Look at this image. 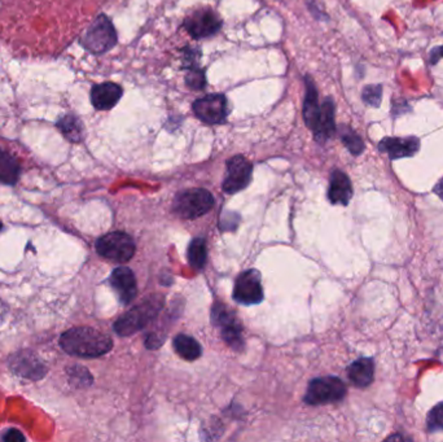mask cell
<instances>
[{
  "mask_svg": "<svg viewBox=\"0 0 443 442\" xmlns=\"http://www.w3.org/2000/svg\"><path fill=\"white\" fill-rule=\"evenodd\" d=\"M375 364L372 358H360L348 366V376L358 388H367L373 381Z\"/></svg>",
  "mask_w": 443,
  "mask_h": 442,
  "instance_id": "e0dca14e",
  "label": "cell"
},
{
  "mask_svg": "<svg viewBox=\"0 0 443 442\" xmlns=\"http://www.w3.org/2000/svg\"><path fill=\"white\" fill-rule=\"evenodd\" d=\"M9 366L12 371L26 379L40 380L46 375L47 369L42 364L40 358L29 350L17 352L9 358Z\"/></svg>",
  "mask_w": 443,
  "mask_h": 442,
  "instance_id": "8fae6325",
  "label": "cell"
},
{
  "mask_svg": "<svg viewBox=\"0 0 443 442\" xmlns=\"http://www.w3.org/2000/svg\"><path fill=\"white\" fill-rule=\"evenodd\" d=\"M206 243L205 239L196 237L190 241L188 246V262L193 269L200 270L204 268L206 262Z\"/></svg>",
  "mask_w": 443,
  "mask_h": 442,
  "instance_id": "7402d4cb",
  "label": "cell"
},
{
  "mask_svg": "<svg viewBox=\"0 0 443 442\" xmlns=\"http://www.w3.org/2000/svg\"><path fill=\"white\" fill-rule=\"evenodd\" d=\"M420 150V141L416 136L407 138H385L379 143V150L387 153L390 160L412 157Z\"/></svg>",
  "mask_w": 443,
  "mask_h": 442,
  "instance_id": "7c38bea8",
  "label": "cell"
},
{
  "mask_svg": "<svg viewBox=\"0 0 443 442\" xmlns=\"http://www.w3.org/2000/svg\"><path fill=\"white\" fill-rule=\"evenodd\" d=\"M186 83L192 90H201L204 88L206 83L205 74L204 71L200 68H190V71L186 74Z\"/></svg>",
  "mask_w": 443,
  "mask_h": 442,
  "instance_id": "4316f807",
  "label": "cell"
},
{
  "mask_svg": "<svg viewBox=\"0 0 443 442\" xmlns=\"http://www.w3.org/2000/svg\"><path fill=\"white\" fill-rule=\"evenodd\" d=\"M341 139L342 143L346 145V148L350 150L351 155L359 156L364 150V143L362 138L356 134L353 129L348 126L342 127L341 131Z\"/></svg>",
  "mask_w": 443,
  "mask_h": 442,
  "instance_id": "603a6c76",
  "label": "cell"
},
{
  "mask_svg": "<svg viewBox=\"0 0 443 442\" xmlns=\"http://www.w3.org/2000/svg\"><path fill=\"white\" fill-rule=\"evenodd\" d=\"M122 97V88L116 83L105 82L96 85L91 90V103L97 111H108L119 103Z\"/></svg>",
  "mask_w": 443,
  "mask_h": 442,
  "instance_id": "5bb4252c",
  "label": "cell"
},
{
  "mask_svg": "<svg viewBox=\"0 0 443 442\" xmlns=\"http://www.w3.org/2000/svg\"><path fill=\"white\" fill-rule=\"evenodd\" d=\"M96 252L107 260L123 263L135 254L134 239L126 232H111L96 241Z\"/></svg>",
  "mask_w": 443,
  "mask_h": 442,
  "instance_id": "5b68a950",
  "label": "cell"
},
{
  "mask_svg": "<svg viewBox=\"0 0 443 442\" xmlns=\"http://www.w3.org/2000/svg\"><path fill=\"white\" fill-rule=\"evenodd\" d=\"M193 112L198 119L209 125L223 124L229 116V104L226 96L214 94L198 99L193 104Z\"/></svg>",
  "mask_w": 443,
  "mask_h": 442,
  "instance_id": "ba28073f",
  "label": "cell"
},
{
  "mask_svg": "<svg viewBox=\"0 0 443 442\" xmlns=\"http://www.w3.org/2000/svg\"><path fill=\"white\" fill-rule=\"evenodd\" d=\"M82 46L90 52L102 55L109 51L117 43V32L111 20L104 15L96 18L82 37Z\"/></svg>",
  "mask_w": 443,
  "mask_h": 442,
  "instance_id": "277c9868",
  "label": "cell"
},
{
  "mask_svg": "<svg viewBox=\"0 0 443 442\" xmlns=\"http://www.w3.org/2000/svg\"><path fill=\"white\" fill-rule=\"evenodd\" d=\"M362 99H363L364 103L377 108L381 104V99H382V86L381 85H371V86L364 87Z\"/></svg>",
  "mask_w": 443,
  "mask_h": 442,
  "instance_id": "484cf974",
  "label": "cell"
},
{
  "mask_svg": "<svg viewBox=\"0 0 443 442\" xmlns=\"http://www.w3.org/2000/svg\"><path fill=\"white\" fill-rule=\"evenodd\" d=\"M1 227H3V223H1V222H0V229H1Z\"/></svg>",
  "mask_w": 443,
  "mask_h": 442,
  "instance_id": "4dcf8cb0",
  "label": "cell"
},
{
  "mask_svg": "<svg viewBox=\"0 0 443 442\" xmlns=\"http://www.w3.org/2000/svg\"><path fill=\"white\" fill-rule=\"evenodd\" d=\"M427 426L430 432L443 431V402L438 403L427 414Z\"/></svg>",
  "mask_w": 443,
  "mask_h": 442,
  "instance_id": "d4e9b609",
  "label": "cell"
},
{
  "mask_svg": "<svg viewBox=\"0 0 443 442\" xmlns=\"http://www.w3.org/2000/svg\"><path fill=\"white\" fill-rule=\"evenodd\" d=\"M314 138L319 143H324L331 139L336 133V124H334V103L332 99H325L324 103L320 107V117L317 121V125L314 129Z\"/></svg>",
  "mask_w": 443,
  "mask_h": 442,
  "instance_id": "2e32d148",
  "label": "cell"
},
{
  "mask_svg": "<svg viewBox=\"0 0 443 442\" xmlns=\"http://www.w3.org/2000/svg\"><path fill=\"white\" fill-rule=\"evenodd\" d=\"M442 57L443 46L433 48V49H432V52H430V64H432V65H435V64L438 63Z\"/></svg>",
  "mask_w": 443,
  "mask_h": 442,
  "instance_id": "f1b7e54d",
  "label": "cell"
},
{
  "mask_svg": "<svg viewBox=\"0 0 443 442\" xmlns=\"http://www.w3.org/2000/svg\"><path fill=\"white\" fill-rule=\"evenodd\" d=\"M68 375H69L71 384L75 387H88L92 383V376L90 375L87 369L82 366H73L68 370Z\"/></svg>",
  "mask_w": 443,
  "mask_h": 442,
  "instance_id": "cb8c5ba5",
  "label": "cell"
},
{
  "mask_svg": "<svg viewBox=\"0 0 443 442\" xmlns=\"http://www.w3.org/2000/svg\"><path fill=\"white\" fill-rule=\"evenodd\" d=\"M21 174L20 162L11 152L0 147V182L13 186Z\"/></svg>",
  "mask_w": 443,
  "mask_h": 442,
  "instance_id": "d6986e66",
  "label": "cell"
},
{
  "mask_svg": "<svg viewBox=\"0 0 443 442\" xmlns=\"http://www.w3.org/2000/svg\"><path fill=\"white\" fill-rule=\"evenodd\" d=\"M305 82H306V95H305V102H303V119H305V124L308 125L310 130L314 131V129L317 127L319 117H320V107L317 103V87L310 77H306Z\"/></svg>",
  "mask_w": 443,
  "mask_h": 442,
  "instance_id": "ac0fdd59",
  "label": "cell"
},
{
  "mask_svg": "<svg viewBox=\"0 0 443 442\" xmlns=\"http://www.w3.org/2000/svg\"><path fill=\"white\" fill-rule=\"evenodd\" d=\"M233 299L243 305H257L263 301L261 274L257 270H246L236 279Z\"/></svg>",
  "mask_w": 443,
  "mask_h": 442,
  "instance_id": "52a82bcc",
  "label": "cell"
},
{
  "mask_svg": "<svg viewBox=\"0 0 443 442\" xmlns=\"http://www.w3.org/2000/svg\"><path fill=\"white\" fill-rule=\"evenodd\" d=\"M433 191H435V193L437 196H439V198L443 200V178H441V179L438 181V183L435 184Z\"/></svg>",
  "mask_w": 443,
  "mask_h": 442,
  "instance_id": "f546056e",
  "label": "cell"
},
{
  "mask_svg": "<svg viewBox=\"0 0 443 442\" xmlns=\"http://www.w3.org/2000/svg\"><path fill=\"white\" fill-rule=\"evenodd\" d=\"M346 395V386L340 378L325 376L311 380L305 395V402L309 405H325L339 402Z\"/></svg>",
  "mask_w": 443,
  "mask_h": 442,
  "instance_id": "8992f818",
  "label": "cell"
},
{
  "mask_svg": "<svg viewBox=\"0 0 443 442\" xmlns=\"http://www.w3.org/2000/svg\"><path fill=\"white\" fill-rule=\"evenodd\" d=\"M222 21L213 11H196L184 20V28L196 40L210 37L221 29Z\"/></svg>",
  "mask_w": 443,
  "mask_h": 442,
  "instance_id": "30bf717a",
  "label": "cell"
},
{
  "mask_svg": "<svg viewBox=\"0 0 443 442\" xmlns=\"http://www.w3.org/2000/svg\"><path fill=\"white\" fill-rule=\"evenodd\" d=\"M111 285L119 294V301L125 305L134 301L138 294V285L134 273L128 268L122 266L114 270L111 275Z\"/></svg>",
  "mask_w": 443,
  "mask_h": 442,
  "instance_id": "4fadbf2b",
  "label": "cell"
},
{
  "mask_svg": "<svg viewBox=\"0 0 443 442\" xmlns=\"http://www.w3.org/2000/svg\"><path fill=\"white\" fill-rule=\"evenodd\" d=\"M253 166L244 156H235L227 161V175L223 182V190L236 193L244 190L252 179Z\"/></svg>",
  "mask_w": 443,
  "mask_h": 442,
  "instance_id": "9c48e42d",
  "label": "cell"
},
{
  "mask_svg": "<svg viewBox=\"0 0 443 442\" xmlns=\"http://www.w3.org/2000/svg\"><path fill=\"white\" fill-rule=\"evenodd\" d=\"M164 302L165 300L162 294L148 296L138 306L119 316V321L114 323V331L122 338L131 336L135 332L140 331L159 316V310L164 306Z\"/></svg>",
  "mask_w": 443,
  "mask_h": 442,
  "instance_id": "7a4b0ae2",
  "label": "cell"
},
{
  "mask_svg": "<svg viewBox=\"0 0 443 442\" xmlns=\"http://www.w3.org/2000/svg\"><path fill=\"white\" fill-rule=\"evenodd\" d=\"M214 205L213 195L204 189L182 191L175 196V214L183 220H195L207 213Z\"/></svg>",
  "mask_w": 443,
  "mask_h": 442,
  "instance_id": "3957f363",
  "label": "cell"
},
{
  "mask_svg": "<svg viewBox=\"0 0 443 442\" xmlns=\"http://www.w3.org/2000/svg\"><path fill=\"white\" fill-rule=\"evenodd\" d=\"M174 347L175 352L186 361H195L202 353L201 345L188 335H178L174 339Z\"/></svg>",
  "mask_w": 443,
  "mask_h": 442,
  "instance_id": "ffe728a7",
  "label": "cell"
},
{
  "mask_svg": "<svg viewBox=\"0 0 443 442\" xmlns=\"http://www.w3.org/2000/svg\"><path fill=\"white\" fill-rule=\"evenodd\" d=\"M60 345L71 356L97 358L111 350L113 341L108 335L95 328L75 327L63 332L60 338Z\"/></svg>",
  "mask_w": 443,
  "mask_h": 442,
  "instance_id": "6da1fadb",
  "label": "cell"
},
{
  "mask_svg": "<svg viewBox=\"0 0 443 442\" xmlns=\"http://www.w3.org/2000/svg\"><path fill=\"white\" fill-rule=\"evenodd\" d=\"M353 198V187L348 175L334 170L331 175V183L328 190V198L334 205H348V201Z\"/></svg>",
  "mask_w": 443,
  "mask_h": 442,
  "instance_id": "9a60e30c",
  "label": "cell"
},
{
  "mask_svg": "<svg viewBox=\"0 0 443 442\" xmlns=\"http://www.w3.org/2000/svg\"><path fill=\"white\" fill-rule=\"evenodd\" d=\"M57 127L71 142L80 143L83 139V125L75 116H65L57 122Z\"/></svg>",
  "mask_w": 443,
  "mask_h": 442,
  "instance_id": "44dd1931",
  "label": "cell"
},
{
  "mask_svg": "<svg viewBox=\"0 0 443 442\" xmlns=\"http://www.w3.org/2000/svg\"><path fill=\"white\" fill-rule=\"evenodd\" d=\"M3 440L9 442L25 441V436L17 429H11L3 436Z\"/></svg>",
  "mask_w": 443,
  "mask_h": 442,
  "instance_id": "83f0119b",
  "label": "cell"
}]
</instances>
